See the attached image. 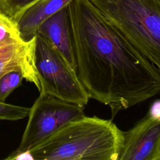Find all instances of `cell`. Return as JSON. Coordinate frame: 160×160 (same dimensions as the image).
<instances>
[{"mask_svg":"<svg viewBox=\"0 0 160 160\" xmlns=\"http://www.w3.org/2000/svg\"><path fill=\"white\" fill-rule=\"evenodd\" d=\"M78 79L114 116L160 93V72L89 0L68 4Z\"/></svg>","mask_w":160,"mask_h":160,"instance_id":"6da1fadb","label":"cell"},{"mask_svg":"<svg viewBox=\"0 0 160 160\" xmlns=\"http://www.w3.org/2000/svg\"><path fill=\"white\" fill-rule=\"evenodd\" d=\"M124 131L111 120L83 116L30 149L34 160H118Z\"/></svg>","mask_w":160,"mask_h":160,"instance_id":"7a4b0ae2","label":"cell"},{"mask_svg":"<svg viewBox=\"0 0 160 160\" xmlns=\"http://www.w3.org/2000/svg\"><path fill=\"white\" fill-rule=\"evenodd\" d=\"M160 72V0H89Z\"/></svg>","mask_w":160,"mask_h":160,"instance_id":"3957f363","label":"cell"},{"mask_svg":"<svg viewBox=\"0 0 160 160\" xmlns=\"http://www.w3.org/2000/svg\"><path fill=\"white\" fill-rule=\"evenodd\" d=\"M34 65L40 93L51 94L64 101L86 105L90 99L75 70L45 38L37 35Z\"/></svg>","mask_w":160,"mask_h":160,"instance_id":"277c9868","label":"cell"},{"mask_svg":"<svg viewBox=\"0 0 160 160\" xmlns=\"http://www.w3.org/2000/svg\"><path fill=\"white\" fill-rule=\"evenodd\" d=\"M84 106L46 93L30 108L26 128L16 152L31 149L68 122L84 116Z\"/></svg>","mask_w":160,"mask_h":160,"instance_id":"5b68a950","label":"cell"},{"mask_svg":"<svg viewBox=\"0 0 160 160\" xmlns=\"http://www.w3.org/2000/svg\"><path fill=\"white\" fill-rule=\"evenodd\" d=\"M118 160H160V121L147 113L124 131Z\"/></svg>","mask_w":160,"mask_h":160,"instance_id":"8992f818","label":"cell"},{"mask_svg":"<svg viewBox=\"0 0 160 160\" xmlns=\"http://www.w3.org/2000/svg\"><path fill=\"white\" fill-rule=\"evenodd\" d=\"M35 43L36 37L29 42L16 37L0 42V78L11 71H18L40 91V82L34 65Z\"/></svg>","mask_w":160,"mask_h":160,"instance_id":"52a82bcc","label":"cell"},{"mask_svg":"<svg viewBox=\"0 0 160 160\" xmlns=\"http://www.w3.org/2000/svg\"><path fill=\"white\" fill-rule=\"evenodd\" d=\"M37 35L47 39L67 62L76 69L71 22L67 5L46 19L39 27Z\"/></svg>","mask_w":160,"mask_h":160,"instance_id":"ba28073f","label":"cell"},{"mask_svg":"<svg viewBox=\"0 0 160 160\" xmlns=\"http://www.w3.org/2000/svg\"><path fill=\"white\" fill-rule=\"evenodd\" d=\"M71 0H40L21 16L16 25L19 38L29 42L37 36L40 25Z\"/></svg>","mask_w":160,"mask_h":160,"instance_id":"9c48e42d","label":"cell"},{"mask_svg":"<svg viewBox=\"0 0 160 160\" xmlns=\"http://www.w3.org/2000/svg\"><path fill=\"white\" fill-rule=\"evenodd\" d=\"M40 0H1L0 12L15 24L28 8Z\"/></svg>","mask_w":160,"mask_h":160,"instance_id":"30bf717a","label":"cell"},{"mask_svg":"<svg viewBox=\"0 0 160 160\" xmlns=\"http://www.w3.org/2000/svg\"><path fill=\"white\" fill-rule=\"evenodd\" d=\"M23 78L22 74L18 71H11L0 78L1 102H5L11 92L21 85Z\"/></svg>","mask_w":160,"mask_h":160,"instance_id":"8fae6325","label":"cell"},{"mask_svg":"<svg viewBox=\"0 0 160 160\" xmlns=\"http://www.w3.org/2000/svg\"><path fill=\"white\" fill-rule=\"evenodd\" d=\"M30 108L0 102V119L15 121L28 116Z\"/></svg>","mask_w":160,"mask_h":160,"instance_id":"7c38bea8","label":"cell"},{"mask_svg":"<svg viewBox=\"0 0 160 160\" xmlns=\"http://www.w3.org/2000/svg\"><path fill=\"white\" fill-rule=\"evenodd\" d=\"M16 37H19L16 24L0 12V42Z\"/></svg>","mask_w":160,"mask_h":160,"instance_id":"4fadbf2b","label":"cell"},{"mask_svg":"<svg viewBox=\"0 0 160 160\" xmlns=\"http://www.w3.org/2000/svg\"><path fill=\"white\" fill-rule=\"evenodd\" d=\"M6 159L9 160H21V159H30L34 160L33 156L30 150L25 151L16 152L14 151L11 155H9Z\"/></svg>","mask_w":160,"mask_h":160,"instance_id":"5bb4252c","label":"cell"},{"mask_svg":"<svg viewBox=\"0 0 160 160\" xmlns=\"http://www.w3.org/2000/svg\"><path fill=\"white\" fill-rule=\"evenodd\" d=\"M148 114L151 118L160 121V99L156 100L151 104Z\"/></svg>","mask_w":160,"mask_h":160,"instance_id":"9a60e30c","label":"cell"},{"mask_svg":"<svg viewBox=\"0 0 160 160\" xmlns=\"http://www.w3.org/2000/svg\"><path fill=\"white\" fill-rule=\"evenodd\" d=\"M0 1H1V0H0Z\"/></svg>","mask_w":160,"mask_h":160,"instance_id":"2e32d148","label":"cell"}]
</instances>
